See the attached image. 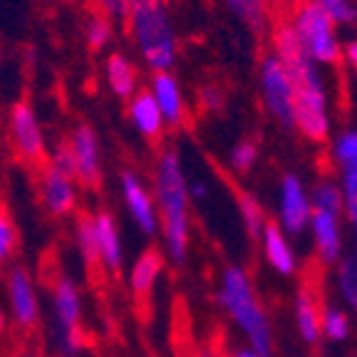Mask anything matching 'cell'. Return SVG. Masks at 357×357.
I'll return each mask as SVG.
<instances>
[{"label": "cell", "mask_w": 357, "mask_h": 357, "mask_svg": "<svg viewBox=\"0 0 357 357\" xmlns=\"http://www.w3.org/2000/svg\"><path fill=\"white\" fill-rule=\"evenodd\" d=\"M8 132L15 154L25 164H45L47 159V137L40 117L30 102H15L8 114Z\"/></svg>", "instance_id": "cell-11"}, {"label": "cell", "mask_w": 357, "mask_h": 357, "mask_svg": "<svg viewBox=\"0 0 357 357\" xmlns=\"http://www.w3.org/2000/svg\"><path fill=\"white\" fill-rule=\"evenodd\" d=\"M236 208H238V216H241V223H243L245 236H248L253 243H258V241H261L263 229L268 226L263 204L251 194V191L238 189L236 191Z\"/></svg>", "instance_id": "cell-22"}, {"label": "cell", "mask_w": 357, "mask_h": 357, "mask_svg": "<svg viewBox=\"0 0 357 357\" xmlns=\"http://www.w3.org/2000/svg\"><path fill=\"white\" fill-rule=\"evenodd\" d=\"M266 3H285V0H266Z\"/></svg>", "instance_id": "cell-42"}, {"label": "cell", "mask_w": 357, "mask_h": 357, "mask_svg": "<svg viewBox=\"0 0 357 357\" xmlns=\"http://www.w3.org/2000/svg\"><path fill=\"white\" fill-rule=\"evenodd\" d=\"M73 243H75V251H77L79 261H82L87 268H97L95 236H92V221H89V213H82V216L75 221Z\"/></svg>", "instance_id": "cell-29"}, {"label": "cell", "mask_w": 357, "mask_h": 357, "mask_svg": "<svg viewBox=\"0 0 357 357\" xmlns=\"http://www.w3.org/2000/svg\"><path fill=\"white\" fill-rule=\"evenodd\" d=\"M186 181H189V176H186L178 151L172 146H164L156 154L149 186L154 194L156 216H159L162 256L174 268H184L189 263L191 238H194V213H191Z\"/></svg>", "instance_id": "cell-2"}, {"label": "cell", "mask_w": 357, "mask_h": 357, "mask_svg": "<svg viewBox=\"0 0 357 357\" xmlns=\"http://www.w3.org/2000/svg\"><path fill=\"white\" fill-rule=\"evenodd\" d=\"M320 310H323V303H320L318 293L307 283H303L293 298V323H296L298 337L310 347L323 342V337H320Z\"/></svg>", "instance_id": "cell-19"}, {"label": "cell", "mask_w": 357, "mask_h": 357, "mask_svg": "<svg viewBox=\"0 0 357 357\" xmlns=\"http://www.w3.org/2000/svg\"><path fill=\"white\" fill-rule=\"evenodd\" d=\"M352 256H355V261H357V231H355V238H352Z\"/></svg>", "instance_id": "cell-41"}, {"label": "cell", "mask_w": 357, "mask_h": 357, "mask_svg": "<svg viewBox=\"0 0 357 357\" xmlns=\"http://www.w3.org/2000/svg\"><path fill=\"white\" fill-rule=\"evenodd\" d=\"M312 216L310 189L298 174L288 172L278 181V208H275V226L288 238L307 234V223Z\"/></svg>", "instance_id": "cell-10"}, {"label": "cell", "mask_w": 357, "mask_h": 357, "mask_svg": "<svg viewBox=\"0 0 357 357\" xmlns=\"http://www.w3.org/2000/svg\"><path fill=\"white\" fill-rule=\"evenodd\" d=\"M231 357H261L256 350H251V347H245V345H241V347H236L234 352H231Z\"/></svg>", "instance_id": "cell-37"}, {"label": "cell", "mask_w": 357, "mask_h": 357, "mask_svg": "<svg viewBox=\"0 0 357 357\" xmlns=\"http://www.w3.org/2000/svg\"><path fill=\"white\" fill-rule=\"evenodd\" d=\"M105 79L107 87L119 100H132L139 92V70L137 62L127 52H109L105 60Z\"/></svg>", "instance_id": "cell-21"}, {"label": "cell", "mask_w": 357, "mask_h": 357, "mask_svg": "<svg viewBox=\"0 0 357 357\" xmlns=\"http://www.w3.org/2000/svg\"><path fill=\"white\" fill-rule=\"evenodd\" d=\"M216 303L234 328L243 335L245 347L256 350L261 357H273V323L251 273L243 266H223L216 283Z\"/></svg>", "instance_id": "cell-3"}, {"label": "cell", "mask_w": 357, "mask_h": 357, "mask_svg": "<svg viewBox=\"0 0 357 357\" xmlns=\"http://www.w3.org/2000/svg\"><path fill=\"white\" fill-rule=\"evenodd\" d=\"M290 28L296 33L298 43L318 67L337 65L342 60V45L337 38V25L320 10L312 0H296L290 10Z\"/></svg>", "instance_id": "cell-6"}, {"label": "cell", "mask_w": 357, "mask_h": 357, "mask_svg": "<svg viewBox=\"0 0 357 357\" xmlns=\"http://www.w3.org/2000/svg\"><path fill=\"white\" fill-rule=\"evenodd\" d=\"M194 357H221L216 350H211V347H201V350H196Z\"/></svg>", "instance_id": "cell-40"}, {"label": "cell", "mask_w": 357, "mask_h": 357, "mask_svg": "<svg viewBox=\"0 0 357 357\" xmlns=\"http://www.w3.org/2000/svg\"><path fill=\"white\" fill-rule=\"evenodd\" d=\"M229 10L238 17L253 33H263L268 28V3L266 0H226Z\"/></svg>", "instance_id": "cell-27"}, {"label": "cell", "mask_w": 357, "mask_h": 357, "mask_svg": "<svg viewBox=\"0 0 357 357\" xmlns=\"http://www.w3.org/2000/svg\"><path fill=\"white\" fill-rule=\"evenodd\" d=\"M258 245H261L263 261H266V266L271 268L273 273H278L280 278H293V275L298 273L301 261H298V253H296V248H293V241H290L275 223L268 221Z\"/></svg>", "instance_id": "cell-17"}, {"label": "cell", "mask_w": 357, "mask_h": 357, "mask_svg": "<svg viewBox=\"0 0 357 357\" xmlns=\"http://www.w3.org/2000/svg\"><path fill=\"white\" fill-rule=\"evenodd\" d=\"M127 119L134 132L139 134L144 142H151V144L162 142V137L167 134L162 112H159L154 97L146 89H139L132 100H127Z\"/></svg>", "instance_id": "cell-18"}, {"label": "cell", "mask_w": 357, "mask_h": 357, "mask_svg": "<svg viewBox=\"0 0 357 357\" xmlns=\"http://www.w3.org/2000/svg\"><path fill=\"white\" fill-rule=\"evenodd\" d=\"M8 328H10V320H8L6 307L0 305V337H3V333H8Z\"/></svg>", "instance_id": "cell-38"}, {"label": "cell", "mask_w": 357, "mask_h": 357, "mask_svg": "<svg viewBox=\"0 0 357 357\" xmlns=\"http://www.w3.org/2000/svg\"><path fill=\"white\" fill-rule=\"evenodd\" d=\"M114 35H117L114 20L102 15V13H95V15L84 22V43L95 52H105L114 43Z\"/></svg>", "instance_id": "cell-28"}, {"label": "cell", "mask_w": 357, "mask_h": 357, "mask_svg": "<svg viewBox=\"0 0 357 357\" xmlns=\"http://www.w3.org/2000/svg\"><path fill=\"white\" fill-rule=\"evenodd\" d=\"M337 184H340L342 194V216H345V223H350L352 231H357V169L340 174Z\"/></svg>", "instance_id": "cell-31"}, {"label": "cell", "mask_w": 357, "mask_h": 357, "mask_svg": "<svg viewBox=\"0 0 357 357\" xmlns=\"http://www.w3.org/2000/svg\"><path fill=\"white\" fill-rule=\"evenodd\" d=\"M307 234L323 268H335L345 256V216L342 208H312Z\"/></svg>", "instance_id": "cell-13"}, {"label": "cell", "mask_w": 357, "mask_h": 357, "mask_svg": "<svg viewBox=\"0 0 357 357\" xmlns=\"http://www.w3.org/2000/svg\"><path fill=\"white\" fill-rule=\"evenodd\" d=\"M330 159H333L337 174L355 172L357 169V129H345L330 144Z\"/></svg>", "instance_id": "cell-25"}, {"label": "cell", "mask_w": 357, "mask_h": 357, "mask_svg": "<svg viewBox=\"0 0 357 357\" xmlns=\"http://www.w3.org/2000/svg\"><path fill=\"white\" fill-rule=\"evenodd\" d=\"M50 333L60 357H77L84 350L82 288L67 273H57L50 283Z\"/></svg>", "instance_id": "cell-5"}, {"label": "cell", "mask_w": 357, "mask_h": 357, "mask_svg": "<svg viewBox=\"0 0 357 357\" xmlns=\"http://www.w3.org/2000/svg\"><path fill=\"white\" fill-rule=\"evenodd\" d=\"M65 146L73 159L75 178L79 186H97L102 181L105 162H102V142L92 124H77L65 139Z\"/></svg>", "instance_id": "cell-14"}, {"label": "cell", "mask_w": 357, "mask_h": 357, "mask_svg": "<svg viewBox=\"0 0 357 357\" xmlns=\"http://www.w3.org/2000/svg\"><path fill=\"white\" fill-rule=\"evenodd\" d=\"M320 10L328 13L330 20L340 28V25H352L357 22V3L355 0H312Z\"/></svg>", "instance_id": "cell-32"}, {"label": "cell", "mask_w": 357, "mask_h": 357, "mask_svg": "<svg viewBox=\"0 0 357 357\" xmlns=\"http://www.w3.org/2000/svg\"><path fill=\"white\" fill-rule=\"evenodd\" d=\"M335 271V288L350 315H357V261L352 253H345L340 263L333 268Z\"/></svg>", "instance_id": "cell-23"}, {"label": "cell", "mask_w": 357, "mask_h": 357, "mask_svg": "<svg viewBox=\"0 0 357 357\" xmlns=\"http://www.w3.org/2000/svg\"><path fill=\"white\" fill-rule=\"evenodd\" d=\"M17 251H20V234H17V226H15V221H13L10 211L0 204V271H8V268L15 263Z\"/></svg>", "instance_id": "cell-26"}, {"label": "cell", "mask_w": 357, "mask_h": 357, "mask_svg": "<svg viewBox=\"0 0 357 357\" xmlns=\"http://www.w3.org/2000/svg\"><path fill=\"white\" fill-rule=\"evenodd\" d=\"M79 189L77 178L65 174L52 164H40L38 172V199L45 213L52 218H70L79 208Z\"/></svg>", "instance_id": "cell-12"}, {"label": "cell", "mask_w": 357, "mask_h": 357, "mask_svg": "<svg viewBox=\"0 0 357 357\" xmlns=\"http://www.w3.org/2000/svg\"><path fill=\"white\" fill-rule=\"evenodd\" d=\"M258 92L268 117L280 127L293 129V82L273 52H266L258 62Z\"/></svg>", "instance_id": "cell-8"}, {"label": "cell", "mask_w": 357, "mask_h": 357, "mask_svg": "<svg viewBox=\"0 0 357 357\" xmlns=\"http://www.w3.org/2000/svg\"><path fill=\"white\" fill-rule=\"evenodd\" d=\"M196 102L204 112H221L223 105H226V95L218 84H204L196 92Z\"/></svg>", "instance_id": "cell-33"}, {"label": "cell", "mask_w": 357, "mask_h": 357, "mask_svg": "<svg viewBox=\"0 0 357 357\" xmlns=\"http://www.w3.org/2000/svg\"><path fill=\"white\" fill-rule=\"evenodd\" d=\"M119 199L127 211L129 221L144 238H156L159 236V216H156V204L151 186L144 181L139 172L134 169H122L119 172Z\"/></svg>", "instance_id": "cell-9"}, {"label": "cell", "mask_w": 357, "mask_h": 357, "mask_svg": "<svg viewBox=\"0 0 357 357\" xmlns=\"http://www.w3.org/2000/svg\"><path fill=\"white\" fill-rule=\"evenodd\" d=\"M258 159H261V149H258V144L253 139H241L236 142L234 146H231L229 151V167L234 174H248L253 167L258 164Z\"/></svg>", "instance_id": "cell-30"}, {"label": "cell", "mask_w": 357, "mask_h": 357, "mask_svg": "<svg viewBox=\"0 0 357 357\" xmlns=\"http://www.w3.org/2000/svg\"><path fill=\"white\" fill-rule=\"evenodd\" d=\"M352 333V315L345 310L342 305H323L320 310V337L328 342H335V345H340L350 337Z\"/></svg>", "instance_id": "cell-24"}, {"label": "cell", "mask_w": 357, "mask_h": 357, "mask_svg": "<svg viewBox=\"0 0 357 357\" xmlns=\"http://www.w3.org/2000/svg\"><path fill=\"white\" fill-rule=\"evenodd\" d=\"M164 266H167V261H164L162 251H156V248H146V251H142L139 256L134 258V263L127 271L129 293H132L134 298H139V301L149 298L151 293H154L159 278H162Z\"/></svg>", "instance_id": "cell-20"}, {"label": "cell", "mask_w": 357, "mask_h": 357, "mask_svg": "<svg viewBox=\"0 0 357 357\" xmlns=\"http://www.w3.org/2000/svg\"><path fill=\"white\" fill-rule=\"evenodd\" d=\"M92 3H95L97 13L112 17V20L124 17L127 15V8H129V0H92Z\"/></svg>", "instance_id": "cell-34"}, {"label": "cell", "mask_w": 357, "mask_h": 357, "mask_svg": "<svg viewBox=\"0 0 357 357\" xmlns=\"http://www.w3.org/2000/svg\"><path fill=\"white\" fill-rule=\"evenodd\" d=\"M13 357H45L40 350H33V347H22V350H17Z\"/></svg>", "instance_id": "cell-39"}, {"label": "cell", "mask_w": 357, "mask_h": 357, "mask_svg": "<svg viewBox=\"0 0 357 357\" xmlns=\"http://www.w3.org/2000/svg\"><path fill=\"white\" fill-rule=\"evenodd\" d=\"M92 236H95V256L97 268L102 273L117 275L124 268V241L117 216L109 208H97L89 213Z\"/></svg>", "instance_id": "cell-15"}, {"label": "cell", "mask_w": 357, "mask_h": 357, "mask_svg": "<svg viewBox=\"0 0 357 357\" xmlns=\"http://www.w3.org/2000/svg\"><path fill=\"white\" fill-rule=\"evenodd\" d=\"M186 191H189L191 204H194V201H206L208 194H211L208 184L206 181H201V178H189V181H186Z\"/></svg>", "instance_id": "cell-35"}, {"label": "cell", "mask_w": 357, "mask_h": 357, "mask_svg": "<svg viewBox=\"0 0 357 357\" xmlns=\"http://www.w3.org/2000/svg\"><path fill=\"white\" fill-rule=\"evenodd\" d=\"M271 38V52L283 62L293 82V129L310 144H325L333 132V117L320 67L305 55L288 20L275 22Z\"/></svg>", "instance_id": "cell-1"}, {"label": "cell", "mask_w": 357, "mask_h": 357, "mask_svg": "<svg viewBox=\"0 0 357 357\" xmlns=\"http://www.w3.org/2000/svg\"><path fill=\"white\" fill-rule=\"evenodd\" d=\"M127 33L144 67L154 73H172L178 60V35L169 0H129Z\"/></svg>", "instance_id": "cell-4"}, {"label": "cell", "mask_w": 357, "mask_h": 357, "mask_svg": "<svg viewBox=\"0 0 357 357\" xmlns=\"http://www.w3.org/2000/svg\"><path fill=\"white\" fill-rule=\"evenodd\" d=\"M342 57H345V62L352 67L357 73V40H350V43L345 45V50H342Z\"/></svg>", "instance_id": "cell-36"}, {"label": "cell", "mask_w": 357, "mask_h": 357, "mask_svg": "<svg viewBox=\"0 0 357 357\" xmlns=\"http://www.w3.org/2000/svg\"><path fill=\"white\" fill-rule=\"evenodd\" d=\"M6 290V312L10 325L20 333H30L43 323V301H40V285L33 271L25 266H10L3 280Z\"/></svg>", "instance_id": "cell-7"}, {"label": "cell", "mask_w": 357, "mask_h": 357, "mask_svg": "<svg viewBox=\"0 0 357 357\" xmlns=\"http://www.w3.org/2000/svg\"><path fill=\"white\" fill-rule=\"evenodd\" d=\"M146 92L154 97L167 129H181L189 122V97L174 73H154Z\"/></svg>", "instance_id": "cell-16"}]
</instances>
